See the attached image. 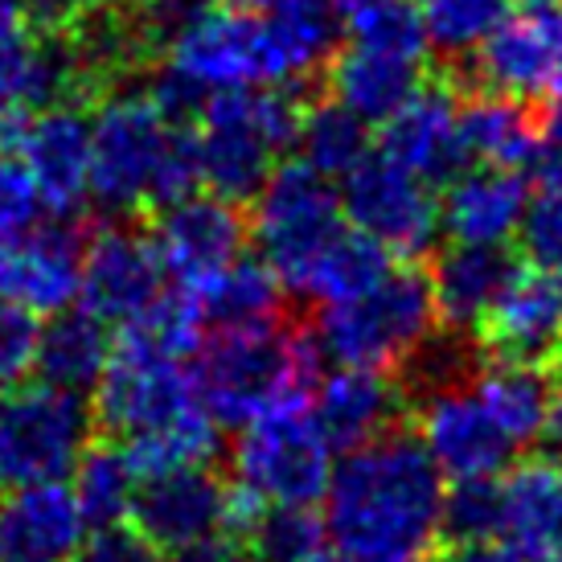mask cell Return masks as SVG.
Returning a JSON list of instances; mask_svg holds the SVG:
<instances>
[{"label":"cell","mask_w":562,"mask_h":562,"mask_svg":"<svg viewBox=\"0 0 562 562\" xmlns=\"http://www.w3.org/2000/svg\"><path fill=\"white\" fill-rule=\"evenodd\" d=\"M202 321L181 292H165L157 308L124 325L111 358L91 386L94 423L127 448L144 472L172 464H210L218 452V427L198 386L193 353Z\"/></svg>","instance_id":"6da1fadb"},{"label":"cell","mask_w":562,"mask_h":562,"mask_svg":"<svg viewBox=\"0 0 562 562\" xmlns=\"http://www.w3.org/2000/svg\"><path fill=\"white\" fill-rule=\"evenodd\" d=\"M328 562H423L443 538V476L411 431H382L328 472Z\"/></svg>","instance_id":"7a4b0ae2"},{"label":"cell","mask_w":562,"mask_h":562,"mask_svg":"<svg viewBox=\"0 0 562 562\" xmlns=\"http://www.w3.org/2000/svg\"><path fill=\"white\" fill-rule=\"evenodd\" d=\"M91 124V202L111 214L169 205L202 189L193 132L153 103L148 91L103 94Z\"/></svg>","instance_id":"3957f363"},{"label":"cell","mask_w":562,"mask_h":562,"mask_svg":"<svg viewBox=\"0 0 562 562\" xmlns=\"http://www.w3.org/2000/svg\"><path fill=\"white\" fill-rule=\"evenodd\" d=\"M160 49H165V63L144 91L172 120L193 115L210 94L247 91V87H292L263 16L250 9L198 4Z\"/></svg>","instance_id":"277c9868"},{"label":"cell","mask_w":562,"mask_h":562,"mask_svg":"<svg viewBox=\"0 0 562 562\" xmlns=\"http://www.w3.org/2000/svg\"><path fill=\"white\" fill-rule=\"evenodd\" d=\"M198 386L210 415L226 427L313 398L321 349L313 333L280 321L250 328H210L193 353Z\"/></svg>","instance_id":"5b68a950"},{"label":"cell","mask_w":562,"mask_h":562,"mask_svg":"<svg viewBox=\"0 0 562 562\" xmlns=\"http://www.w3.org/2000/svg\"><path fill=\"white\" fill-rule=\"evenodd\" d=\"M439 313L431 283L415 267H391L366 292L337 304H321L313 341L333 366L403 370L431 349Z\"/></svg>","instance_id":"8992f818"},{"label":"cell","mask_w":562,"mask_h":562,"mask_svg":"<svg viewBox=\"0 0 562 562\" xmlns=\"http://www.w3.org/2000/svg\"><path fill=\"white\" fill-rule=\"evenodd\" d=\"M300 103L288 87H247L210 94L193 127L198 177L210 193L250 202L280 157L296 144Z\"/></svg>","instance_id":"52a82bcc"},{"label":"cell","mask_w":562,"mask_h":562,"mask_svg":"<svg viewBox=\"0 0 562 562\" xmlns=\"http://www.w3.org/2000/svg\"><path fill=\"white\" fill-rule=\"evenodd\" d=\"M250 205L255 210L247 222V238L255 243L259 259L276 271L283 292H296L308 267L349 226L341 214L337 181L321 177L304 160L276 165L271 177L255 189Z\"/></svg>","instance_id":"ba28073f"},{"label":"cell","mask_w":562,"mask_h":562,"mask_svg":"<svg viewBox=\"0 0 562 562\" xmlns=\"http://www.w3.org/2000/svg\"><path fill=\"white\" fill-rule=\"evenodd\" d=\"M333 443L316 427L308 403L276 406L238 427L231 472L235 488L255 505H316L333 472Z\"/></svg>","instance_id":"9c48e42d"},{"label":"cell","mask_w":562,"mask_h":562,"mask_svg":"<svg viewBox=\"0 0 562 562\" xmlns=\"http://www.w3.org/2000/svg\"><path fill=\"white\" fill-rule=\"evenodd\" d=\"M91 403L49 382H13L0 394V493L66 481L91 443Z\"/></svg>","instance_id":"30bf717a"},{"label":"cell","mask_w":562,"mask_h":562,"mask_svg":"<svg viewBox=\"0 0 562 562\" xmlns=\"http://www.w3.org/2000/svg\"><path fill=\"white\" fill-rule=\"evenodd\" d=\"M345 222L374 238L391 259H419L439 238V198L436 186L403 169L386 153H366L341 177Z\"/></svg>","instance_id":"8fae6325"},{"label":"cell","mask_w":562,"mask_h":562,"mask_svg":"<svg viewBox=\"0 0 562 562\" xmlns=\"http://www.w3.org/2000/svg\"><path fill=\"white\" fill-rule=\"evenodd\" d=\"M255 514L259 509L235 484L218 481L205 464H172V469L144 472L136 501H132V526L148 533L165 554L198 542L205 533H243Z\"/></svg>","instance_id":"7c38bea8"},{"label":"cell","mask_w":562,"mask_h":562,"mask_svg":"<svg viewBox=\"0 0 562 562\" xmlns=\"http://www.w3.org/2000/svg\"><path fill=\"white\" fill-rule=\"evenodd\" d=\"M415 439L443 481L501 476L517 456L464 374L427 382L415 406Z\"/></svg>","instance_id":"4fadbf2b"},{"label":"cell","mask_w":562,"mask_h":562,"mask_svg":"<svg viewBox=\"0 0 562 562\" xmlns=\"http://www.w3.org/2000/svg\"><path fill=\"white\" fill-rule=\"evenodd\" d=\"M169 292V276L160 263L153 235L111 222L82 243L79 308L103 325H132L136 316L157 308Z\"/></svg>","instance_id":"5bb4252c"},{"label":"cell","mask_w":562,"mask_h":562,"mask_svg":"<svg viewBox=\"0 0 562 562\" xmlns=\"http://www.w3.org/2000/svg\"><path fill=\"white\" fill-rule=\"evenodd\" d=\"M476 79L484 91L514 94V99H547L562 79V9L550 0H526L521 9L497 21L476 54Z\"/></svg>","instance_id":"9a60e30c"},{"label":"cell","mask_w":562,"mask_h":562,"mask_svg":"<svg viewBox=\"0 0 562 562\" xmlns=\"http://www.w3.org/2000/svg\"><path fill=\"white\" fill-rule=\"evenodd\" d=\"M13 153L54 218H70L91 202V124L70 99L30 111L13 136Z\"/></svg>","instance_id":"2e32d148"},{"label":"cell","mask_w":562,"mask_h":562,"mask_svg":"<svg viewBox=\"0 0 562 562\" xmlns=\"http://www.w3.org/2000/svg\"><path fill=\"white\" fill-rule=\"evenodd\" d=\"M153 247L172 288H193L247 250V218L231 198L193 189L186 198L160 205Z\"/></svg>","instance_id":"e0dca14e"},{"label":"cell","mask_w":562,"mask_h":562,"mask_svg":"<svg viewBox=\"0 0 562 562\" xmlns=\"http://www.w3.org/2000/svg\"><path fill=\"white\" fill-rule=\"evenodd\" d=\"M79 267L82 238L70 218H37L25 231L0 238V296L46 321L79 304Z\"/></svg>","instance_id":"ac0fdd59"},{"label":"cell","mask_w":562,"mask_h":562,"mask_svg":"<svg viewBox=\"0 0 562 562\" xmlns=\"http://www.w3.org/2000/svg\"><path fill=\"white\" fill-rule=\"evenodd\" d=\"M476 333L497 358L533 366L562 358V276H550L533 263H514Z\"/></svg>","instance_id":"d6986e66"},{"label":"cell","mask_w":562,"mask_h":562,"mask_svg":"<svg viewBox=\"0 0 562 562\" xmlns=\"http://www.w3.org/2000/svg\"><path fill=\"white\" fill-rule=\"evenodd\" d=\"M91 530L66 481L0 493V562H70Z\"/></svg>","instance_id":"ffe728a7"},{"label":"cell","mask_w":562,"mask_h":562,"mask_svg":"<svg viewBox=\"0 0 562 562\" xmlns=\"http://www.w3.org/2000/svg\"><path fill=\"white\" fill-rule=\"evenodd\" d=\"M378 153L398 160L427 186H443L448 177H456L469 165L464 136H460V99H452L443 87L423 82L403 108L382 120Z\"/></svg>","instance_id":"44dd1931"},{"label":"cell","mask_w":562,"mask_h":562,"mask_svg":"<svg viewBox=\"0 0 562 562\" xmlns=\"http://www.w3.org/2000/svg\"><path fill=\"white\" fill-rule=\"evenodd\" d=\"M439 198V235L452 243H476V247H505L517 238V226L526 218L530 189L517 169L497 165H472L443 181Z\"/></svg>","instance_id":"7402d4cb"},{"label":"cell","mask_w":562,"mask_h":562,"mask_svg":"<svg viewBox=\"0 0 562 562\" xmlns=\"http://www.w3.org/2000/svg\"><path fill=\"white\" fill-rule=\"evenodd\" d=\"M316 427L337 452H349L366 439L398 427L403 391L394 386L386 370L370 366H337L333 374H316L313 398H308Z\"/></svg>","instance_id":"603a6c76"},{"label":"cell","mask_w":562,"mask_h":562,"mask_svg":"<svg viewBox=\"0 0 562 562\" xmlns=\"http://www.w3.org/2000/svg\"><path fill=\"white\" fill-rule=\"evenodd\" d=\"M423 63L427 58H419V54L366 46V42L345 37V49L333 54V63L325 70L333 99L341 108H349L366 124H382L423 87Z\"/></svg>","instance_id":"cb8c5ba5"},{"label":"cell","mask_w":562,"mask_h":562,"mask_svg":"<svg viewBox=\"0 0 562 562\" xmlns=\"http://www.w3.org/2000/svg\"><path fill=\"white\" fill-rule=\"evenodd\" d=\"M501 488V538L550 562L562 542V464L554 460H521L497 476Z\"/></svg>","instance_id":"d4e9b609"},{"label":"cell","mask_w":562,"mask_h":562,"mask_svg":"<svg viewBox=\"0 0 562 562\" xmlns=\"http://www.w3.org/2000/svg\"><path fill=\"white\" fill-rule=\"evenodd\" d=\"M193 304L202 328H250L283 316V283L263 259L238 255L193 288H177Z\"/></svg>","instance_id":"484cf974"},{"label":"cell","mask_w":562,"mask_h":562,"mask_svg":"<svg viewBox=\"0 0 562 562\" xmlns=\"http://www.w3.org/2000/svg\"><path fill=\"white\" fill-rule=\"evenodd\" d=\"M509 271H514V259L505 255V247L452 243L448 250H439L436 267L427 271L439 321L452 325L456 333L476 328L488 304L497 300L501 283L509 280Z\"/></svg>","instance_id":"4316f807"},{"label":"cell","mask_w":562,"mask_h":562,"mask_svg":"<svg viewBox=\"0 0 562 562\" xmlns=\"http://www.w3.org/2000/svg\"><path fill=\"white\" fill-rule=\"evenodd\" d=\"M476 398L488 406V415L497 419L501 436L514 443V452L533 448L547 431V411L554 382L542 366L514 358H493L469 378Z\"/></svg>","instance_id":"83f0119b"},{"label":"cell","mask_w":562,"mask_h":562,"mask_svg":"<svg viewBox=\"0 0 562 562\" xmlns=\"http://www.w3.org/2000/svg\"><path fill=\"white\" fill-rule=\"evenodd\" d=\"M259 16L292 87L321 75L341 46V9L333 0H259Z\"/></svg>","instance_id":"f1b7e54d"},{"label":"cell","mask_w":562,"mask_h":562,"mask_svg":"<svg viewBox=\"0 0 562 562\" xmlns=\"http://www.w3.org/2000/svg\"><path fill=\"white\" fill-rule=\"evenodd\" d=\"M108 358H111L108 325L99 316L87 313V308H66V313L46 316L42 337H37L33 370L49 386L87 394L99 382Z\"/></svg>","instance_id":"f546056e"},{"label":"cell","mask_w":562,"mask_h":562,"mask_svg":"<svg viewBox=\"0 0 562 562\" xmlns=\"http://www.w3.org/2000/svg\"><path fill=\"white\" fill-rule=\"evenodd\" d=\"M460 136L464 153L476 165H497V169H521L533 153L538 120L526 99L501 91L472 94L469 103H460Z\"/></svg>","instance_id":"4dcf8cb0"},{"label":"cell","mask_w":562,"mask_h":562,"mask_svg":"<svg viewBox=\"0 0 562 562\" xmlns=\"http://www.w3.org/2000/svg\"><path fill=\"white\" fill-rule=\"evenodd\" d=\"M91 526H111L132 517V501L140 488V469L132 464L124 443H87L66 476Z\"/></svg>","instance_id":"1f68e13d"},{"label":"cell","mask_w":562,"mask_h":562,"mask_svg":"<svg viewBox=\"0 0 562 562\" xmlns=\"http://www.w3.org/2000/svg\"><path fill=\"white\" fill-rule=\"evenodd\" d=\"M394 267V259L378 247L374 238H366L361 231L345 226L341 235L328 243V250L308 267L304 283L296 288V296H308L316 304H337L366 292L370 283H378Z\"/></svg>","instance_id":"d6a6232c"},{"label":"cell","mask_w":562,"mask_h":562,"mask_svg":"<svg viewBox=\"0 0 562 562\" xmlns=\"http://www.w3.org/2000/svg\"><path fill=\"white\" fill-rule=\"evenodd\" d=\"M296 148L308 169H316L328 181H341L370 153V124L341 108L337 99H325L300 111Z\"/></svg>","instance_id":"836d02e7"},{"label":"cell","mask_w":562,"mask_h":562,"mask_svg":"<svg viewBox=\"0 0 562 562\" xmlns=\"http://www.w3.org/2000/svg\"><path fill=\"white\" fill-rule=\"evenodd\" d=\"M255 562H313L325 554V526L313 505H267L243 530Z\"/></svg>","instance_id":"e575fe53"},{"label":"cell","mask_w":562,"mask_h":562,"mask_svg":"<svg viewBox=\"0 0 562 562\" xmlns=\"http://www.w3.org/2000/svg\"><path fill=\"white\" fill-rule=\"evenodd\" d=\"M423 37L443 58H472L497 21L509 13V0H415Z\"/></svg>","instance_id":"d590c367"},{"label":"cell","mask_w":562,"mask_h":562,"mask_svg":"<svg viewBox=\"0 0 562 562\" xmlns=\"http://www.w3.org/2000/svg\"><path fill=\"white\" fill-rule=\"evenodd\" d=\"M443 533L460 547L501 538L497 476H469V481H452V488H443Z\"/></svg>","instance_id":"8d00e7d4"},{"label":"cell","mask_w":562,"mask_h":562,"mask_svg":"<svg viewBox=\"0 0 562 562\" xmlns=\"http://www.w3.org/2000/svg\"><path fill=\"white\" fill-rule=\"evenodd\" d=\"M526 259L550 276H562V189H547L526 205V218L517 226Z\"/></svg>","instance_id":"74e56055"},{"label":"cell","mask_w":562,"mask_h":562,"mask_svg":"<svg viewBox=\"0 0 562 562\" xmlns=\"http://www.w3.org/2000/svg\"><path fill=\"white\" fill-rule=\"evenodd\" d=\"M37 337H42V316L0 296V386L25 382L33 374Z\"/></svg>","instance_id":"f35d334b"},{"label":"cell","mask_w":562,"mask_h":562,"mask_svg":"<svg viewBox=\"0 0 562 562\" xmlns=\"http://www.w3.org/2000/svg\"><path fill=\"white\" fill-rule=\"evenodd\" d=\"M42 214H46V205L37 198L33 177L25 172V165H21L13 148L0 144V238L33 226Z\"/></svg>","instance_id":"ab89813d"},{"label":"cell","mask_w":562,"mask_h":562,"mask_svg":"<svg viewBox=\"0 0 562 562\" xmlns=\"http://www.w3.org/2000/svg\"><path fill=\"white\" fill-rule=\"evenodd\" d=\"M70 562H165V550L132 521H111V526H91Z\"/></svg>","instance_id":"60d3db41"},{"label":"cell","mask_w":562,"mask_h":562,"mask_svg":"<svg viewBox=\"0 0 562 562\" xmlns=\"http://www.w3.org/2000/svg\"><path fill=\"white\" fill-rule=\"evenodd\" d=\"M165 562H255V554H250L243 533L218 530V533L198 538V542H189V547L169 550Z\"/></svg>","instance_id":"b9f144b4"},{"label":"cell","mask_w":562,"mask_h":562,"mask_svg":"<svg viewBox=\"0 0 562 562\" xmlns=\"http://www.w3.org/2000/svg\"><path fill=\"white\" fill-rule=\"evenodd\" d=\"M526 165H530L533 177H538L547 189H562V108L550 115L547 124H538L533 153Z\"/></svg>","instance_id":"7bdbcfd3"},{"label":"cell","mask_w":562,"mask_h":562,"mask_svg":"<svg viewBox=\"0 0 562 562\" xmlns=\"http://www.w3.org/2000/svg\"><path fill=\"white\" fill-rule=\"evenodd\" d=\"M42 25H46V16H42L37 0H0V49L37 33Z\"/></svg>","instance_id":"ee69618b"},{"label":"cell","mask_w":562,"mask_h":562,"mask_svg":"<svg viewBox=\"0 0 562 562\" xmlns=\"http://www.w3.org/2000/svg\"><path fill=\"white\" fill-rule=\"evenodd\" d=\"M456 562H533L530 554H521L517 547H509L505 538H493V542H472V547H460Z\"/></svg>","instance_id":"f6af8a7d"},{"label":"cell","mask_w":562,"mask_h":562,"mask_svg":"<svg viewBox=\"0 0 562 562\" xmlns=\"http://www.w3.org/2000/svg\"><path fill=\"white\" fill-rule=\"evenodd\" d=\"M37 4H42V16H46V21H66V16H75V13H103L115 0H37Z\"/></svg>","instance_id":"bcb514c9"},{"label":"cell","mask_w":562,"mask_h":562,"mask_svg":"<svg viewBox=\"0 0 562 562\" xmlns=\"http://www.w3.org/2000/svg\"><path fill=\"white\" fill-rule=\"evenodd\" d=\"M542 439H550V448H554V456L562 460V382L550 391V411H547V431H542Z\"/></svg>","instance_id":"7dc6e473"},{"label":"cell","mask_w":562,"mask_h":562,"mask_svg":"<svg viewBox=\"0 0 562 562\" xmlns=\"http://www.w3.org/2000/svg\"><path fill=\"white\" fill-rule=\"evenodd\" d=\"M202 4H222V9H255L259 0H202Z\"/></svg>","instance_id":"c3c4849f"},{"label":"cell","mask_w":562,"mask_h":562,"mask_svg":"<svg viewBox=\"0 0 562 562\" xmlns=\"http://www.w3.org/2000/svg\"><path fill=\"white\" fill-rule=\"evenodd\" d=\"M341 13H358V9H366V4H374V0H333Z\"/></svg>","instance_id":"681fc988"},{"label":"cell","mask_w":562,"mask_h":562,"mask_svg":"<svg viewBox=\"0 0 562 562\" xmlns=\"http://www.w3.org/2000/svg\"><path fill=\"white\" fill-rule=\"evenodd\" d=\"M550 99H554V103L562 108V79H559V87H554V94H550Z\"/></svg>","instance_id":"f907efd6"},{"label":"cell","mask_w":562,"mask_h":562,"mask_svg":"<svg viewBox=\"0 0 562 562\" xmlns=\"http://www.w3.org/2000/svg\"><path fill=\"white\" fill-rule=\"evenodd\" d=\"M550 562H562V542H559V550H554V559H550Z\"/></svg>","instance_id":"816d5d0a"},{"label":"cell","mask_w":562,"mask_h":562,"mask_svg":"<svg viewBox=\"0 0 562 562\" xmlns=\"http://www.w3.org/2000/svg\"><path fill=\"white\" fill-rule=\"evenodd\" d=\"M313 562H328V559H313Z\"/></svg>","instance_id":"f5cc1de1"},{"label":"cell","mask_w":562,"mask_h":562,"mask_svg":"<svg viewBox=\"0 0 562 562\" xmlns=\"http://www.w3.org/2000/svg\"><path fill=\"white\" fill-rule=\"evenodd\" d=\"M423 562H431V559H423Z\"/></svg>","instance_id":"db71d44e"}]
</instances>
